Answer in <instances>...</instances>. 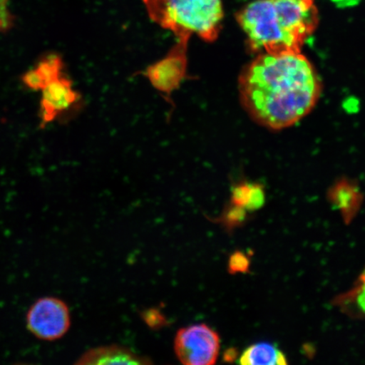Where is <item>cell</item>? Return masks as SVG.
<instances>
[{"instance_id":"8992f818","label":"cell","mask_w":365,"mask_h":365,"mask_svg":"<svg viewBox=\"0 0 365 365\" xmlns=\"http://www.w3.org/2000/svg\"><path fill=\"white\" fill-rule=\"evenodd\" d=\"M188 43L178 42L165 56L143 72L144 76L155 88L164 95L170 96L180 88L187 75Z\"/></svg>"},{"instance_id":"6da1fadb","label":"cell","mask_w":365,"mask_h":365,"mask_svg":"<svg viewBox=\"0 0 365 365\" xmlns=\"http://www.w3.org/2000/svg\"><path fill=\"white\" fill-rule=\"evenodd\" d=\"M322 89L316 68L301 53H261L239 79L245 110L259 125L277 130L307 116Z\"/></svg>"},{"instance_id":"5bb4252c","label":"cell","mask_w":365,"mask_h":365,"mask_svg":"<svg viewBox=\"0 0 365 365\" xmlns=\"http://www.w3.org/2000/svg\"><path fill=\"white\" fill-rule=\"evenodd\" d=\"M251 259L249 255L236 250L232 253L227 262V271L232 275L235 274H246L250 271Z\"/></svg>"},{"instance_id":"7c38bea8","label":"cell","mask_w":365,"mask_h":365,"mask_svg":"<svg viewBox=\"0 0 365 365\" xmlns=\"http://www.w3.org/2000/svg\"><path fill=\"white\" fill-rule=\"evenodd\" d=\"M34 68L38 73L46 86L63 75L62 57L54 53H48L41 57Z\"/></svg>"},{"instance_id":"30bf717a","label":"cell","mask_w":365,"mask_h":365,"mask_svg":"<svg viewBox=\"0 0 365 365\" xmlns=\"http://www.w3.org/2000/svg\"><path fill=\"white\" fill-rule=\"evenodd\" d=\"M332 304L350 318L365 319V269L352 289L335 297Z\"/></svg>"},{"instance_id":"277c9868","label":"cell","mask_w":365,"mask_h":365,"mask_svg":"<svg viewBox=\"0 0 365 365\" xmlns=\"http://www.w3.org/2000/svg\"><path fill=\"white\" fill-rule=\"evenodd\" d=\"M175 350L182 364H214L220 351V337L205 324L181 328L175 336Z\"/></svg>"},{"instance_id":"e0dca14e","label":"cell","mask_w":365,"mask_h":365,"mask_svg":"<svg viewBox=\"0 0 365 365\" xmlns=\"http://www.w3.org/2000/svg\"><path fill=\"white\" fill-rule=\"evenodd\" d=\"M10 0H0V34H7L15 25V16L9 10Z\"/></svg>"},{"instance_id":"2e32d148","label":"cell","mask_w":365,"mask_h":365,"mask_svg":"<svg viewBox=\"0 0 365 365\" xmlns=\"http://www.w3.org/2000/svg\"><path fill=\"white\" fill-rule=\"evenodd\" d=\"M264 203H266V191L264 186L258 182H253L252 192L246 210L250 213L257 212L264 207Z\"/></svg>"},{"instance_id":"4fadbf2b","label":"cell","mask_w":365,"mask_h":365,"mask_svg":"<svg viewBox=\"0 0 365 365\" xmlns=\"http://www.w3.org/2000/svg\"><path fill=\"white\" fill-rule=\"evenodd\" d=\"M250 214L244 207L230 203L223 210L222 215L216 219V222L220 223L228 232H232L236 228L243 227L249 221Z\"/></svg>"},{"instance_id":"7a4b0ae2","label":"cell","mask_w":365,"mask_h":365,"mask_svg":"<svg viewBox=\"0 0 365 365\" xmlns=\"http://www.w3.org/2000/svg\"><path fill=\"white\" fill-rule=\"evenodd\" d=\"M150 19L171 31L178 42L195 35L212 43L220 35L225 11L222 0H143Z\"/></svg>"},{"instance_id":"52a82bcc","label":"cell","mask_w":365,"mask_h":365,"mask_svg":"<svg viewBox=\"0 0 365 365\" xmlns=\"http://www.w3.org/2000/svg\"><path fill=\"white\" fill-rule=\"evenodd\" d=\"M80 100L81 95L73 86V82L65 75L49 83L42 90L39 108L40 127L44 129L50 123L74 108Z\"/></svg>"},{"instance_id":"5b68a950","label":"cell","mask_w":365,"mask_h":365,"mask_svg":"<svg viewBox=\"0 0 365 365\" xmlns=\"http://www.w3.org/2000/svg\"><path fill=\"white\" fill-rule=\"evenodd\" d=\"M26 325L39 339L54 341L61 339L71 327L70 310L61 299L51 297L40 299L27 313Z\"/></svg>"},{"instance_id":"9c48e42d","label":"cell","mask_w":365,"mask_h":365,"mask_svg":"<svg viewBox=\"0 0 365 365\" xmlns=\"http://www.w3.org/2000/svg\"><path fill=\"white\" fill-rule=\"evenodd\" d=\"M77 364H148L147 358L140 357L125 346H99L81 356Z\"/></svg>"},{"instance_id":"8fae6325","label":"cell","mask_w":365,"mask_h":365,"mask_svg":"<svg viewBox=\"0 0 365 365\" xmlns=\"http://www.w3.org/2000/svg\"><path fill=\"white\" fill-rule=\"evenodd\" d=\"M239 364L244 365H286L287 358L282 350L270 342H258L246 348L240 356Z\"/></svg>"},{"instance_id":"ac0fdd59","label":"cell","mask_w":365,"mask_h":365,"mask_svg":"<svg viewBox=\"0 0 365 365\" xmlns=\"http://www.w3.org/2000/svg\"><path fill=\"white\" fill-rule=\"evenodd\" d=\"M21 80L23 84L26 88L31 91H42L45 88V83L38 73L36 71L35 68H31L27 71L21 77Z\"/></svg>"},{"instance_id":"9a60e30c","label":"cell","mask_w":365,"mask_h":365,"mask_svg":"<svg viewBox=\"0 0 365 365\" xmlns=\"http://www.w3.org/2000/svg\"><path fill=\"white\" fill-rule=\"evenodd\" d=\"M253 182H241L232 187L231 190L230 203L246 209L251 192H252Z\"/></svg>"},{"instance_id":"3957f363","label":"cell","mask_w":365,"mask_h":365,"mask_svg":"<svg viewBox=\"0 0 365 365\" xmlns=\"http://www.w3.org/2000/svg\"><path fill=\"white\" fill-rule=\"evenodd\" d=\"M274 26L284 53H300L317 30L319 11L314 0H272Z\"/></svg>"},{"instance_id":"ba28073f","label":"cell","mask_w":365,"mask_h":365,"mask_svg":"<svg viewBox=\"0 0 365 365\" xmlns=\"http://www.w3.org/2000/svg\"><path fill=\"white\" fill-rule=\"evenodd\" d=\"M327 197L328 202L339 210L346 225H351L358 216L364 198L357 182L346 178L332 185Z\"/></svg>"},{"instance_id":"d6986e66","label":"cell","mask_w":365,"mask_h":365,"mask_svg":"<svg viewBox=\"0 0 365 365\" xmlns=\"http://www.w3.org/2000/svg\"><path fill=\"white\" fill-rule=\"evenodd\" d=\"M237 358V351L235 349H230L226 351L225 354V360L227 362H232Z\"/></svg>"}]
</instances>
